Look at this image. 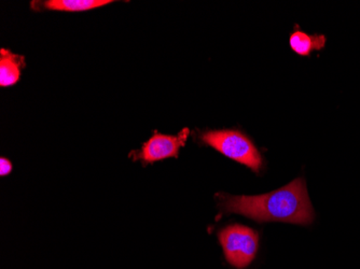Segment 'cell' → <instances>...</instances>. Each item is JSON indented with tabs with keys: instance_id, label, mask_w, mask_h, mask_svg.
Here are the masks:
<instances>
[{
	"instance_id": "obj_8",
	"label": "cell",
	"mask_w": 360,
	"mask_h": 269,
	"mask_svg": "<svg viewBox=\"0 0 360 269\" xmlns=\"http://www.w3.org/2000/svg\"><path fill=\"white\" fill-rule=\"evenodd\" d=\"M12 171V164L9 159L1 157L0 159V176L6 177Z\"/></svg>"
},
{
	"instance_id": "obj_7",
	"label": "cell",
	"mask_w": 360,
	"mask_h": 269,
	"mask_svg": "<svg viewBox=\"0 0 360 269\" xmlns=\"http://www.w3.org/2000/svg\"><path fill=\"white\" fill-rule=\"evenodd\" d=\"M112 3L110 0H49V1H34L40 8L51 11L84 12L96 9Z\"/></svg>"
},
{
	"instance_id": "obj_3",
	"label": "cell",
	"mask_w": 360,
	"mask_h": 269,
	"mask_svg": "<svg viewBox=\"0 0 360 269\" xmlns=\"http://www.w3.org/2000/svg\"><path fill=\"white\" fill-rule=\"evenodd\" d=\"M218 240L226 262L236 268L250 266L258 254V232L248 226L242 224L226 226L218 232Z\"/></svg>"
},
{
	"instance_id": "obj_1",
	"label": "cell",
	"mask_w": 360,
	"mask_h": 269,
	"mask_svg": "<svg viewBox=\"0 0 360 269\" xmlns=\"http://www.w3.org/2000/svg\"><path fill=\"white\" fill-rule=\"evenodd\" d=\"M220 214H236L259 223L285 222L309 225L315 212L303 178H297L285 187L261 195L217 194Z\"/></svg>"
},
{
	"instance_id": "obj_5",
	"label": "cell",
	"mask_w": 360,
	"mask_h": 269,
	"mask_svg": "<svg viewBox=\"0 0 360 269\" xmlns=\"http://www.w3.org/2000/svg\"><path fill=\"white\" fill-rule=\"evenodd\" d=\"M24 67H25L24 56L13 54L7 48H1V51H0V86L3 88L14 86L19 81Z\"/></svg>"
},
{
	"instance_id": "obj_4",
	"label": "cell",
	"mask_w": 360,
	"mask_h": 269,
	"mask_svg": "<svg viewBox=\"0 0 360 269\" xmlns=\"http://www.w3.org/2000/svg\"><path fill=\"white\" fill-rule=\"evenodd\" d=\"M189 129H184L178 135H165L155 131L153 137L147 143H143L139 151L131 153L134 161H141L143 165L163 161V159L179 157V151L186 145Z\"/></svg>"
},
{
	"instance_id": "obj_2",
	"label": "cell",
	"mask_w": 360,
	"mask_h": 269,
	"mask_svg": "<svg viewBox=\"0 0 360 269\" xmlns=\"http://www.w3.org/2000/svg\"><path fill=\"white\" fill-rule=\"evenodd\" d=\"M204 145L217 150L228 159H233L259 173L264 169V157L252 139L238 129L206 131L200 135Z\"/></svg>"
},
{
	"instance_id": "obj_6",
	"label": "cell",
	"mask_w": 360,
	"mask_h": 269,
	"mask_svg": "<svg viewBox=\"0 0 360 269\" xmlns=\"http://www.w3.org/2000/svg\"><path fill=\"white\" fill-rule=\"evenodd\" d=\"M327 38L323 35H309L300 28L293 30L289 37V46L295 53L300 56H309L313 51H319L326 46Z\"/></svg>"
}]
</instances>
